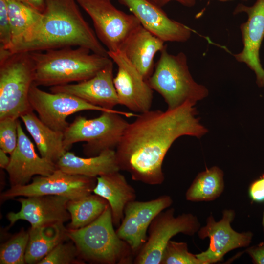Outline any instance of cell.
<instances>
[{
  "mask_svg": "<svg viewBox=\"0 0 264 264\" xmlns=\"http://www.w3.org/2000/svg\"><path fill=\"white\" fill-rule=\"evenodd\" d=\"M56 165L68 174L94 178L120 171L115 150H106L98 155L84 158L67 151Z\"/></svg>",
  "mask_w": 264,
  "mask_h": 264,
  "instance_id": "cell-22",
  "label": "cell"
},
{
  "mask_svg": "<svg viewBox=\"0 0 264 264\" xmlns=\"http://www.w3.org/2000/svg\"><path fill=\"white\" fill-rule=\"evenodd\" d=\"M80 256L75 244L65 241L57 245L38 264H81L77 258Z\"/></svg>",
  "mask_w": 264,
  "mask_h": 264,
  "instance_id": "cell-30",
  "label": "cell"
},
{
  "mask_svg": "<svg viewBox=\"0 0 264 264\" xmlns=\"http://www.w3.org/2000/svg\"><path fill=\"white\" fill-rule=\"evenodd\" d=\"M107 201L96 194H90L74 200H69L67 209L70 215L68 229H77L89 224L104 212Z\"/></svg>",
  "mask_w": 264,
  "mask_h": 264,
  "instance_id": "cell-27",
  "label": "cell"
},
{
  "mask_svg": "<svg viewBox=\"0 0 264 264\" xmlns=\"http://www.w3.org/2000/svg\"><path fill=\"white\" fill-rule=\"evenodd\" d=\"M160 52L154 72L147 81L163 98L168 110L176 109L187 101L196 104L207 97L206 87L193 78L185 53L171 54L167 47Z\"/></svg>",
  "mask_w": 264,
  "mask_h": 264,
  "instance_id": "cell-5",
  "label": "cell"
},
{
  "mask_svg": "<svg viewBox=\"0 0 264 264\" xmlns=\"http://www.w3.org/2000/svg\"><path fill=\"white\" fill-rule=\"evenodd\" d=\"M173 208L160 212L148 230L146 242L135 255L133 264H160L164 249L172 237L179 233L193 236L201 227L197 217L190 213L175 216Z\"/></svg>",
  "mask_w": 264,
  "mask_h": 264,
  "instance_id": "cell-8",
  "label": "cell"
},
{
  "mask_svg": "<svg viewBox=\"0 0 264 264\" xmlns=\"http://www.w3.org/2000/svg\"><path fill=\"white\" fill-rule=\"evenodd\" d=\"M160 264H204L196 254L189 251L185 242L170 240L163 253Z\"/></svg>",
  "mask_w": 264,
  "mask_h": 264,
  "instance_id": "cell-29",
  "label": "cell"
},
{
  "mask_svg": "<svg viewBox=\"0 0 264 264\" xmlns=\"http://www.w3.org/2000/svg\"><path fill=\"white\" fill-rule=\"evenodd\" d=\"M219 1H221V2H226V1H232V0H217Z\"/></svg>",
  "mask_w": 264,
  "mask_h": 264,
  "instance_id": "cell-38",
  "label": "cell"
},
{
  "mask_svg": "<svg viewBox=\"0 0 264 264\" xmlns=\"http://www.w3.org/2000/svg\"><path fill=\"white\" fill-rule=\"evenodd\" d=\"M196 104L187 101L173 110H150L137 115L115 150L120 171L128 172L134 181L162 184L163 160L173 143L182 136L200 138L208 132L197 117Z\"/></svg>",
  "mask_w": 264,
  "mask_h": 264,
  "instance_id": "cell-1",
  "label": "cell"
},
{
  "mask_svg": "<svg viewBox=\"0 0 264 264\" xmlns=\"http://www.w3.org/2000/svg\"><path fill=\"white\" fill-rule=\"evenodd\" d=\"M69 200L66 198L55 195H44L20 198L21 205L18 212H9L7 218L10 225L19 220L29 222L31 227L64 224L70 220L67 209Z\"/></svg>",
  "mask_w": 264,
  "mask_h": 264,
  "instance_id": "cell-16",
  "label": "cell"
},
{
  "mask_svg": "<svg viewBox=\"0 0 264 264\" xmlns=\"http://www.w3.org/2000/svg\"><path fill=\"white\" fill-rule=\"evenodd\" d=\"M6 1L12 36L9 51L12 53L34 38L41 24L43 15L18 0Z\"/></svg>",
  "mask_w": 264,
  "mask_h": 264,
  "instance_id": "cell-23",
  "label": "cell"
},
{
  "mask_svg": "<svg viewBox=\"0 0 264 264\" xmlns=\"http://www.w3.org/2000/svg\"><path fill=\"white\" fill-rule=\"evenodd\" d=\"M113 61L95 75L76 84H66L51 87L53 93L69 94L93 105L114 111L119 104L113 83Z\"/></svg>",
  "mask_w": 264,
  "mask_h": 264,
  "instance_id": "cell-19",
  "label": "cell"
},
{
  "mask_svg": "<svg viewBox=\"0 0 264 264\" xmlns=\"http://www.w3.org/2000/svg\"><path fill=\"white\" fill-rule=\"evenodd\" d=\"M43 13L45 8V0H18Z\"/></svg>",
  "mask_w": 264,
  "mask_h": 264,
  "instance_id": "cell-36",
  "label": "cell"
},
{
  "mask_svg": "<svg viewBox=\"0 0 264 264\" xmlns=\"http://www.w3.org/2000/svg\"><path fill=\"white\" fill-rule=\"evenodd\" d=\"M17 131V144L10 154V163L5 169L11 187L27 184L33 176H48L57 169L55 163L38 155L19 121Z\"/></svg>",
  "mask_w": 264,
  "mask_h": 264,
  "instance_id": "cell-18",
  "label": "cell"
},
{
  "mask_svg": "<svg viewBox=\"0 0 264 264\" xmlns=\"http://www.w3.org/2000/svg\"><path fill=\"white\" fill-rule=\"evenodd\" d=\"M96 180V178L72 175L57 168L49 175L34 177L30 183L11 187L0 197L5 201L20 196L55 195L74 200L92 194Z\"/></svg>",
  "mask_w": 264,
  "mask_h": 264,
  "instance_id": "cell-10",
  "label": "cell"
},
{
  "mask_svg": "<svg viewBox=\"0 0 264 264\" xmlns=\"http://www.w3.org/2000/svg\"><path fill=\"white\" fill-rule=\"evenodd\" d=\"M247 14L248 19L240 26L243 49L234 55L236 60L245 64L255 73L259 87L264 86V69L260 63L259 50L264 38V0H256L251 6L239 4L234 14Z\"/></svg>",
  "mask_w": 264,
  "mask_h": 264,
  "instance_id": "cell-15",
  "label": "cell"
},
{
  "mask_svg": "<svg viewBox=\"0 0 264 264\" xmlns=\"http://www.w3.org/2000/svg\"><path fill=\"white\" fill-rule=\"evenodd\" d=\"M10 158L7 155V153L0 149V167L6 169L10 163Z\"/></svg>",
  "mask_w": 264,
  "mask_h": 264,
  "instance_id": "cell-37",
  "label": "cell"
},
{
  "mask_svg": "<svg viewBox=\"0 0 264 264\" xmlns=\"http://www.w3.org/2000/svg\"><path fill=\"white\" fill-rule=\"evenodd\" d=\"M28 231L22 229L0 246V264H23L29 241Z\"/></svg>",
  "mask_w": 264,
  "mask_h": 264,
  "instance_id": "cell-28",
  "label": "cell"
},
{
  "mask_svg": "<svg viewBox=\"0 0 264 264\" xmlns=\"http://www.w3.org/2000/svg\"><path fill=\"white\" fill-rule=\"evenodd\" d=\"M153 4L160 7L166 5L171 1H176L184 6L187 7H192L195 6L196 3V0H147Z\"/></svg>",
  "mask_w": 264,
  "mask_h": 264,
  "instance_id": "cell-35",
  "label": "cell"
},
{
  "mask_svg": "<svg viewBox=\"0 0 264 264\" xmlns=\"http://www.w3.org/2000/svg\"><path fill=\"white\" fill-rule=\"evenodd\" d=\"M248 194L252 202L264 204L262 224L264 229V174L251 183L248 188Z\"/></svg>",
  "mask_w": 264,
  "mask_h": 264,
  "instance_id": "cell-33",
  "label": "cell"
},
{
  "mask_svg": "<svg viewBox=\"0 0 264 264\" xmlns=\"http://www.w3.org/2000/svg\"><path fill=\"white\" fill-rule=\"evenodd\" d=\"M124 113L102 112L98 117L87 119L76 117L64 132V146L68 151L73 144L86 142L83 153L94 156L108 150H115L129 123L120 116Z\"/></svg>",
  "mask_w": 264,
  "mask_h": 264,
  "instance_id": "cell-7",
  "label": "cell"
},
{
  "mask_svg": "<svg viewBox=\"0 0 264 264\" xmlns=\"http://www.w3.org/2000/svg\"><path fill=\"white\" fill-rule=\"evenodd\" d=\"M108 55L118 66L113 83L119 104L134 112L150 110L154 90L147 81L121 50L108 51Z\"/></svg>",
  "mask_w": 264,
  "mask_h": 264,
  "instance_id": "cell-13",
  "label": "cell"
},
{
  "mask_svg": "<svg viewBox=\"0 0 264 264\" xmlns=\"http://www.w3.org/2000/svg\"><path fill=\"white\" fill-rule=\"evenodd\" d=\"M18 121L14 118L0 120V149L10 154L17 144Z\"/></svg>",
  "mask_w": 264,
  "mask_h": 264,
  "instance_id": "cell-31",
  "label": "cell"
},
{
  "mask_svg": "<svg viewBox=\"0 0 264 264\" xmlns=\"http://www.w3.org/2000/svg\"><path fill=\"white\" fill-rule=\"evenodd\" d=\"M128 8L141 25L163 42H185L193 30L169 18L161 7L147 0H118Z\"/></svg>",
  "mask_w": 264,
  "mask_h": 264,
  "instance_id": "cell-17",
  "label": "cell"
},
{
  "mask_svg": "<svg viewBox=\"0 0 264 264\" xmlns=\"http://www.w3.org/2000/svg\"></svg>",
  "mask_w": 264,
  "mask_h": 264,
  "instance_id": "cell-40",
  "label": "cell"
},
{
  "mask_svg": "<svg viewBox=\"0 0 264 264\" xmlns=\"http://www.w3.org/2000/svg\"><path fill=\"white\" fill-rule=\"evenodd\" d=\"M93 21L96 34L108 51L120 49L131 33L141 25L132 14L117 9L109 0H76Z\"/></svg>",
  "mask_w": 264,
  "mask_h": 264,
  "instance_id": "cell-9",
  "label": "cell"
},
{
  "mask_svg": "<svg viewBox=\"0 0 264 264\" xmlns=\"http://www.w3.org/2000/svg\"><path fill=\"white\" fill-rule=\"evenodd\" d=\"M114 227L108 204L93 221L79 229H67V235L85 261L102 264H133L135 254L118 236Z\"/></svg>",
  "mask_w": 264,
  "mask_h": 264,
  "instance_id": "cell-4",
  "label": "cell"
},
{
  "mask_svg": "<svg viewBox=\"0 0 264 264\" xmlns=\"http://www.w3.org/2000/svg\"><path fill=\"white\" fill-rule=\"evenodd\" d=\"M30 52L35 67L34 84L54 86L91 78L113 62L82 47Z\"/></svg>",
  "mask_w": 264,
  "mask_h": 264,
  "instance_id": "cell-3",
  "label": "cell"
},
{
  "mask_svg": "<svg viewBox=\"0 0 264 264\" xmlns=\"http://www.w3.org/2000/svg\"><path fill=\"white\" fill-rule=\"evenodd\" d=\"M35 80L29 52L0 49V120L19 119L33 111L29 93Z\"/></svg>",
  "mask_w": 264,
  "mask_h": 264,
  "instance_id": "cell-6",
  "label": "cell"
},
{
  "mask_svg": "<svg viewBox=\"0 0 264 264\" xmlns=\"http://www.w3.org/2000/svg\"><path fill=\"white\" fill-rule=\"evenodd\" d=\"M40 28L34 38L13 53L44 51L67 47L87 48L108 56L82 15L76 0H45Z\"/></svg>",
  "mask_w": 264,
  "mask_h": 264,
  "instance_id": "cell-2",
  "label": "cell"
},
{
  "mask_svg": "<svg viewBox=\"0 0 264 264\" xmlns=\"http://www.w3.org/2000/svg\"><path fill=\"white\" fill-rule=\"evenodd\" d=\"M34 83L29 93V101L39 118L52 129L64 132L70 124L66 118L69 115L83 110H98L124 113L131 117L132 113L110 111L91 104L74 95L66 93L47 92Z\"/></svg>",
  "mask_w": 264,
  "mask_h": 264,
  "instance_id": "cell-11",
  "label": "cell"
},
{
  "mask_svg": "<svg viewBox=\"0 0 264 264\" xmlns=\"http://www.w3.org/2000/svg\"><path fill=\"white\" fill-rule=\"evenodd\" d=\"M119 171L97 177L93 191L107 201L111 209L114 226L117 228L123 218L126 205L136 198L135 189Z\"/></svg>",
  "mask_w": 264,
  "mask_h": 264,
  "instance_id": "cell-21",
  "label": "cell"
},
{
  "mask_svg": "<svg viewBox=\"0 0 264 264\" xmlns=\"http://www.w3.org/2000/svg\"><path fill=\"white\" fill-rule=\"evenodd\" d=\"M166 47L164 42L140 25L127 38L120 50L147 81L154 70L155 55Z\"/></svg>",
  "mask_w": 264,
  "mask_h": 264,
  "instance_id": "cell-20",
  "label": "cell"
},
{
  "mask_svg": "<svg viewBox=\"0 0 264 264\" xmlns=\"http://www.w3.org/2000/svg\"><path fill=\"white\" fill-rule=\"evenodd\" d=\"M246 252L251 258L254 264H264V239L259 244L247 248Z\"/></svg>",
  "mask_w": 264,
  "mask_h": 264,
  "instance_id": "cell-34",
  "label": "cell"
},
{
  "mask_svg": "<svg viewBox=\"0 0 264 264\" xmlns=\"http://www.w3.org/2000/svg\"><path fill=\"white\" fill-rule=\"evenodd\" d=\"M173 202L171 196L163 195L146 201L135 200L126 205L123 218L116 231L135 255L147 241L148 230L153 220L160 212L170 207Z\"/></svg>",
  "mask_w": 264,
  "mask_h": 264,
  "instance_id": "cell-14",
  "label": "cell"
},
{
  "mask_svg": "<svg viewBox=\"0 0 264 264\" xmlns=\"http://www.w3.org/2000/svg\"><path fill=\"white\" fill-rule=\"evenodd\" d=\"M211 0H209V1H211Z\"/></svg>",
  "mask_w": 264,
  "mask_h": 264,
  "instance_id": "cell-39",
  "label": "cell"
},
{
  "mask_svg": "<svg viewBox=\"0 0 264 264\" xmlns=\"http://www.w3.org/2000/svg\"><path fill=\"white\" fill-rule=\"evenodd\" d=\"M67 230L62 224L31 227L25 263L38 264L57 245L68 239Z\"/></svg>",
  "mask_w": 264,
  "mask_h": 264,
  "instance_id": "cell-25",
  "label": "cell"
},
{
  "mask_svg": "<svg viewBox=\"0 0 264 264\" xmlns=\"http://www.w3.org/2000/svg\"><path fill=\"white\" fill-rule=\"evenodd\" d=\"M224 189V173L214 166L198 173L187 190L185 198L192 202L211 201L220 197Z\"/></svg>",
  "mask_w": 264,
  "mask_h": 264,
  "instance_id": "cell-26",
  "label": "cell"
},
{
  "mask_svg": "<svg viewBox=\"0 0 264 264\" xmlns=\"http://www.w3.org/2000/svg\"><path fill=\"white\" fill-rule=\"evenodd\" d=\"M11 30L6 0H0V48L10 49Z\"/></svg>",
  "mask_w": 264,
  "mask_h": 264,
  "instance_id": "cell-32",
  "label": "cell"
},
{
  "mask_svg": "<svg viewBox=\"0 0 264 264\" xmlns=\"http://www.w3.org/2000/svg\"><path fill=\"white\" fill-rule=\"evenodd\" d=\"M20 118L33 139L40 156L56 164L67 152L64 146V132L49 127L33 111L22 115Z\"/></svg>",
  "mask_w": 264,
  "mask_h": 264,
  "instance_id": "cell-24",
  "label": "cell"
},
{
  "mask_svg": "<svg viewBox=\"0 0 264 264\" xmlns=\"http://www.w3.org/2000/svg\"><path fill=\"white\" fill-rule=\"evenodd\" d=\"M236 213L233 209H225L221 219L218 221L212 214L206 219V224L200 227L197 232L202 240L208 238V248L196 256L204 264L220 262L229 252L239 248L247 247L251 243L253 234L251 231L238 232L231 227Z\"/></svg>",
  "mask_w": 264,
  "mask_h": 264,
  "instance_id": "cell-12",
  "label": "cell"
}]
</instances>
